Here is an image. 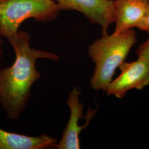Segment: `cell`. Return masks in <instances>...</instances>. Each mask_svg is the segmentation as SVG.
<instances>
[{"mask_svg":"<svg viewBox=\"0 0 149 149\" xmlns=\"http://www.w3.org/2000/svg\"><path fill=\"white\" fill-rule=\"evenodd\" d=\"M30 34L18 31L7 39L13 49L16 58L9 67L0 69V105L9 119L21 117L31 95L32 86L41 77L36 69L38 59L59 61L57 54L31 48Z\"/></svg>","mask_w":149,"mask_h":149,"instance_id":"1","label":"cell"},{"mask_svg":"<svg viewBox=\"0 0 149 149\" xmlns=\"http://www.w3.org/2000/svg\"><path fill=\"white\" fill-rule=\"evenodd\" d=\"M137 41L134 28L118 34L102 36L88 48L95 67L90 80L94 90L106 92L118 68L124 62Z\"/></svg>","mask_w":149,"mask_h":149,"instance_id":"2","label":"cell"},{"mask_svg":"<svg viewBox=\"0 0 149 149\" xmlns=\"http://www.w3.org/2000/svg\"><path fill=\"white\" fill-rule=\"evenodd\" d=\"M60 11L54 0H0V36L6 39L13 36L28 19L53 21Z\"/></svg>","mask_w":149,"mask_h":149,"instance_id":"3","label":"cell"},{"mask_svg":"<svg viewBox=\"0 0 149 149\" xmlns=\"http://www.w3.org/2000/svg\"><path fill=\"white\" fill-rule=\"evenodd\" d=\"M61 10H74L83 14L91 23L102 28V36L114 23V0H54Z\"/></svg>","mask_w":149,"mask_h":149,"instance_id":"4","label":"cell"},{"mask_svg":"<svg viewBox=\"0 0 149 149\" xmlns=\"http://www.w3.org/2000/svg\"><path fill=\"white\" fill-rule=\"evenodd\" d=\"M80 93L81 90L78 87H75L70 92L66 102L70 110L69 120L63 133L62 138L56 145V149H80V133L88 127L96 115L97 111L89 108L86 116L85 124L79 125V120L84 118V104L80 102Z\"/></svg>","mask_w":149,"mask_h":149,"instance_id":"5","label":"cell"},{"mask_svg":"<svg viewBox=\"0 0 149 149\" xmlns=\"http://www.w3.org/2000/svg\"><path fill=\"white\" fill-rule=\"evenodd\" d=\"M120 74L112 80L106 92L107 95L123 98L129 91L140 90L149 85V66L143 60L123 62L119 66Z\"/></svg>","mask_w":149,"mask_h":149,"instance_id":"6","label":"cell"},{"mask_svg":"<svg viewBox=\"0 0 149 149\" xmlns=\"http://www.w3.org/2000/svg\"><path fill=\"white\" fill-rule=\"evenodd\" d=\"M116 28L113 32L118 34L129 29L137 28L149 9L146 0H114Z\"/></svg>","mask_w":149,"mask_h":149,"instance_id":"7","label":"cell"},{"mask_svg":"<svg viewBox=\"0 0 149 149\" xmlns=\"http://www.w3.org/2000/svg\"><path fill=\"white\" fill-rule=\"evenodd\" d=\"M58 139L47 134L37 136L9 132L0 128V149H46L56 148Z\"/></svg>","mask_w":149,"mask_h":149,"instance_id":"8","label":"cell"},{"mask_svg":"<svg viewBox=\"0 0 149 149\" xmlns=\"http://www.w3.org/2000/svg\"><path fill=\"white\" fill-rule=\"evenodd\" d=\"M136 54L138 58L143 60L149 66V37L139 47Z\"/></svg>","mask_w":149,"mask_h":149,"instance_id":"9","label":"cell"},{"mask_svg":"<svg viewBox=\"0 0 149 149\" xmlns=\"http://www.w3.org/2000/svg\"><path fill=\"white\" fill-rule=\"evenodd\" d=\"M137 28L141 31L147 32L149 34V9Z\"/></svg>","mask_w":149,"mask_h":149,"instance_id":"10","label":"cell"},{"mask_svg":"<svg viewBox=\"0 0 149 149\" xmlns=\"http://www.w3.org/2000/svg\"><path fill=\"white\" fill-rule=\"evenodd\" d=\"M3 47V40L2 37L0 36V61L2 60L3 56V50L2 49Z\"/></svg>","mask_w":149,"mask_h":149,"instance_id":"11","label":"cell"},{"mask_svg":"<svg viewBox=\"0 0 149 149\" xmlns=\"http://www.w3.org/2000/svg\"><path fill=\"white\" fill-rule=\"evenodd\" d=\"M146 1H149V0H146Z\"/></svg>","mask_w":149,"mask_h":149,"instance_id":"12","label":"cell"}]
</instances>
